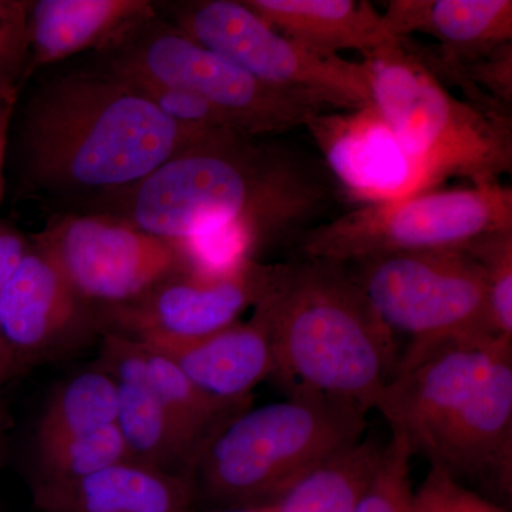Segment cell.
I'll use <instances>...</instances> for the list:
<instances>
[{
  "instance_id": "obj_1",
  "label": "cell",
  "mask_w": 512,
  "mask_h": 512,
  "mask_svg": "<svg viewBox=\"0 0 512 512\" xmlns=\"http://www.w3.org/2000/svg\"><path fill=\"white\" fill-rule=\"evenodd\" d=\"M33 77L13 106L6 168L18 200L73 212L130 187L218 130L167 119L90 59Z\"/></svg>"
},
{
  "instance_id": "obj_2",
  "label": "cell",
  "mask_w": 512,
  "mask_h": 512,
  "mask_svg": "<svg viewBox=\"0 0 512 512\" xmlns=\"http://www.w3.org/2000/svg\"><path fill=\"white\" fill-rule=\"evenodd\" d=\"M339 202L335 178L303 148L218 130L138 183L73 212L107 215L175 241L234 228L256 258L264 249L298 245Z\"/></svg>"
},
{
  "instance_id": "obj_3",
  "label": "cell",
  "mask_w": 512,
  "mask_h": 512,
  "mask_svg": "<svg viewBox=\"0 0 512 512\" xmlns=\"http://www.w3.org/2000/svg\"><path fill=\"white\" fill-rule=\"evenodd\" d=\"M288 392L333 397L369 413L399 363L394 333L349 266L323 259L286 262L258 303Z\"/></svg>"
},
{
  "instance_id": "obj_4",
  "label": "cell",
  "mask_w": 512,
  "mask_h": 512,
  "mask_svg": "<svg viewBox=\"0 0 512 512\" xmlns=\"http://www.w3.org/2000/svg\"><path fill=\"white\" fill-rule=\"evenodd\" d=\"M367 412L303 390L245 410L208 444L192 471L195 501L215 510L265 507L365 437Z\"/></svg>"
},
{
  "instance_id": "obj_5",
  "label": "cell",
  "mask_w": 512,
  "mask_h": 512,
  "mask_svg": "<svg viewBox=\"0 0 512 512\" xmlns=\"http://www.w3.org/2000/svg\"><path fill=\"white\" fill-rule=\"evenodd\" d=\"M363 63L373 106L419 161L433 188L451 177L488 187L512 173L510 117L454 97L403 39Z\"/></svg>"
},
{
  "instance_id": "obj_6",
  "label": "cell",
  "mask_w": 512,
  "mask_h": 512,
  "mask_svg": "<svg viewBox=\"0 0 512 512\" xmlns=\"http://www.w3.org/2000/svg\"><path fill=\"white\" fill-rule=\"evenodd\" d=\"M92 60L116 72L190 90L220 111L234 130L249 136L275 137L335 111L316 94L256 79L175 29L157 10L106 50L93 53Z\"/></svg>"
},
{
  "instance_id": "obj_7",
  "label": "cell",
  "mask_w": 512,
  "mask_h": 512,
  "mask_svg": "<svg viewBox=\"0 0 512 512\" xmlns=\"http://www.w3.org/2000/svg\"><path fill=\"white\" fill-rule=\"evenodd\" d=\"M503 231H512V190L497 184L366 204L320 222L298 247L302 258L349 265L406 252L467 249Z\"/></svg>"
},
{
  "instance_id": "obj_8",
  "label": "cell",
  "mask_w": 512,
  "mask_h": 512,
  "mask_svg": "<svg viewBox=\"0 0 512 512\" xmlns=\"http://www.w3.org/2000/svg\"><path fill=\"white\" fill-rule=\"evenodd\" d=\"M377 315L416 355L460 340L495 335L483 268L467 249H436L349 264Z\"/></svg>"
},
{
  "instance_id": "obj_9",
  "label": "cell",
  "mask_w": 512,
  "mask_h": 512,
  "mask_svg": "<svg viewBox=\"0 0 512 512\" xmlns=\"http://www.w3.org/2000/svg\"><path fill=\"white\" fill-rule=\"evenodd\" d=\"M158 15L262 82L316 94L333 110L372 106L365 63L322 56L276 32L242 0L156 2Z\"/></svg>"
},
{
  "instance_id": "obj_10",
  "label": "cell",
  "mask_w": 512,
  "mask_h": 512,
  "mask_svg": "<svg viewBox=\"0 0 512 512\" xmlns=\"http://www.w3.org/2000/svg\"><path fill=\"white\" fill-rule=\"evenodd\" d=\"M32 237L97 308L123 305L168 276L198 268L184 241L156 237L107 215L56 212Z\"/></svg>"
},
{
  "instance_id": "obj_11",
  "label": "cell",
  "mask_w": 512,
  "mask_h": 512,
  "mask_svg": "<svg viewBox=\"0 0 512 512\" xmlns=\"http://www.w3.org/2000/svg\"><path fill=\"white\" fill-rule=\"evenodd\" d=\"M284 264L247 258L221 269L192 268L123 305L97 308L101 335L140 342L210 335L238 322L274 289Z\"/></svg>"
},
{
  "instance_id": "obj_12",
  "label": "cell",
  "mask_w": 512,
  "mask_h": 512,
  "mask_svg": "<svg viewBox=\"0 0 512 512\" xmlns=\"http://www.w3.org/2000/svg\"><path fill=\"white\" fill-rule=\"evenodd\" d=\"M0 336L15 379L101 338L97 306L70 285L32 235L3 289Z\"/></svg>"
},
{
  "instance_id": "obj_13",
  "label": "cell",
  "mask_w": 512,
  "mask_h": 512,
  "mask_svg": "<svg viewBox=\"0 0 512 512\" xmlns=\"http://www.w3.org/2000/svg\"><path fill=\"white\" fill-rule=\"evenodd\" d=\"M507 342L512 340H460L400 356L375 409L383 414L392 433L406 437L413 456H427Z\"/></svg>"
},
{
  "instance_id": "obj_14",
  "label": "cell",
  "mask_w": 512,
  "mask_h": 512,
  "mask_svg": "<svg viewBox=\"0 0 512 512\" xmlns=\"http://www.w3.org/2000/svg\"><path fill=\"white\" fill-rule=\"evenodd\" d=\"M306 128L330 175L356 200L379 204L434 190L424 168L373 104L326 111Z\"/></svg>"
},
{
  "instance_id": "obj_15",
  "label": "cell",
  "mask_w": 512,
  "mask_h": 512,
  "mask_svg": "<svg viewBox=\"0 0 512 512\" xmlns=\"http://www.w3.org/2000/svg\"><path fill=\"white\" fill-rule=\"evenodd\" d=\"M426 457L458 481H480L498 497H511L512 342L498 350Z\"/></svg>"
},
{
  "instance_id": "obj_16",
  "label": "cell",
  "mask_w": 512,
  "mask_h": 512,
  "mask_svg": "<svg viewBox=\"0 0 512 512\" xmlns=\"http://www.w3.org/2000/svg\"><path fill=\"white\" fill-rule=\"evenodd\" d=\"M96 363L117 387V427L133 463L191 478L200 453L148 382L138 340L103 333Z\"/></svg>"
},
{
  "instance_id": "obj_17",
  "label": "cell",
  "mask_w": 512,
  "mask_h": 512,
  "mask_svg": "<svg viewBox=\"0 0 512 512\" xmlns=\"http://www.w3.org/2000/svg\"><path fill=\"white\" fill-rule=\"evenodd\" d=\"M383 15L397 39L420 32L439 40L434 56L407 42L431 69L466 66L512 43L511 0H394Z\"/></svg>"
},
{
  "instance_id": "obj_18",
  "label": "cell",
  "mask_w": 512,
  "mask_h": 512,
  "mask_svg": "<svg viewBox=\"0 0 512 512\" xmlns=\"http://www.w3.org/2000/svg\"><path fill=\"white\" fill-rule=\"evenodd\" d=\"M140 342V340H138ZM167 356L202 392L231 403H252V392L274 375V356L264 313L201 338L143 342Z\"/></svg>"
},
{
  "instance_id": "obj_19",
  "label": "cell",
  "mask_w": 512,
  "mask_h": 512,
  "mask_svg": "<svg viewBox=\"0 0 512 512\" xmlns=\"http://www.w3.org/2000/svg\"><path fill=\"white\" fill-rule=\"evenodd\" d=\"M153 15V0H29L26 84L69 57L107 49Z\"/></svg>"
},
{
  "instance_id": "obj_20",
  "label": "cell",
  "mask_w": 512,
  "mask_h": 512,
  "mask_svg": "<svg viewBox=\"0 0 512 512\" xmlns=\"http://www.w3.org/2000/svg\"><path fill=\"white\" fill-rule=\"evenodd\" d=\"M30 490L42 512H188L195 503L191 478L128 460L80 480Z\"/></svg>"
},
{
  "instance_id": "obj_21",
  "label": "cell",
  "mask_w": 512,
  "mask_h": 512,
  "mask_svg": "<svg viewBox=\"0 0 512 512\" xmlns=\"http://www.w3.org/2000/svg\"><path fill=\"white\" fill-rule=\"evenodd\" d=\"M276 32L322 56H372L400 39L366 0H242Z\"/></svg>"
},
{
  "instance_id": "obj_22",
  "label": "cell",
  "mask_w": 512,
  "mask_h": 512,
  "mask_svg": "<svg viewBox=\"0 0 512 512\" xmlns=\"http://www.w3.org/2000/svg\"><path fill=\"white\" fill-rule=\"evenodd\" d=\"M116 421V383L93 365L64 380L47 397L33 430L32 451L86 436Z\"/></svg>"
},
{
  "instance_id": "obj_23",
  "label": "cell",
  "mask_w": 512,
  "mask_h": 512,
  "mask_svg": "<svg viewBox=\"0 0 512 512\" xmlns=\"http://www.w3.org/2000/svg\"><path fill=\"white\" fill-rule=\"evenodd\" d=\"M386 443L363 437L286 491L274 512H353L382 460Z\"/></svg>"
},
{
  "instance_id": "obj_24",
  "label": "cell",
  "mask_w": 512,
  "mask_h": 512,
  "mask_svg": "<svg viewBox=\"0 0 512 512\" xmlns=\"http://www.w3.org/2000/svg\"><path fill=\"white\" fill-rule=\"evenodd\" d=\"M140 343L146 356L148 382L201 457L215 436L251 403L224 402L202 392L167 356Z\"/></svg>"
},
{
  "instance_id": "obj_25",
  "label": "cell",
  "mask_w": 512,
  "mask_h": 512,
  "mask_svg": "<svg viewBox=\"0 0 512 512\" xmlns=\"http://www.w3.org/2000/svg\"><path fill=\"white\" fill-rule=\"evenodd\" d=\"M32 458L30 487L70 483L121 461H130L117 423L77 439L32 451Z\"/></svg>"
},
{
  "instance_id": "obj_26",
  "label": "cell",
  "mask_w": 512,
  "mask_h": 512,
  "mask_svg": "<svg viewBox=\"0 0 512 512\" xmlns=\"http://www.w3.org/2000/svg\"><path fill=\"white\" fill-rule=\"evenodd\" d=\"M412 457L406 437L392 433V439L384 446L379 467L353 512H413Z\"/></svg>"
},
{
  "instance_id": "obj_27",
  "label": "cell",
  "mask_w": 512,
  "mask_h": 512,
  "mask_svg": "<svg viewBox=\"0 0 512 512\" xmlns=\"http://www.w3.org/2000/svg\"><path fill=\"white\" fill-rule=\"evenodd\" d=\"M467 251L483 268L495 335L512 340V231L478 239Z\"/></svg>"
},
{
  "instance_id": "obj_28",
  "label": "cell",
  "mask_w": 512,
  "mask_h": 512,
  "mask_svg": "<svg viewBox=\"0 0 512 512\" xmlns=\"http://www.w3.org/2000/svg\"><path fill=\"white\" fill-rule=\"evenodd\" d=\"M29 0H0V103L15 106L29 64Z\"/></svg>"
},
{
  "instance_id": "obj_29",
  "label": "cell",
  "mask_w": 512,
  "mask_h": 512,
  "mask_svg": "<svg viewBox=\"0 0 512 512\" xmlns=\"http://www.w3.org/2000/svg\"><path fill=\"white\" fill-rule=\"evenodd\" d=\"M111 72L119 74L121 79L126 80L167 119L181 126L202 128V130H234L220 111L190 90L156 82L138 74L116 72V70Z\"/></svg>"
},
{
  "instance_id": "obj_30",
  "label": "cell",
  "mask_w": 512,
  "mask_h": 512,
  "mask_svg": "<svg viewBox=\"0 0 512 512\" xmlns=\"http://www.w3.org/2000/svg\"><path fill=\"white\" fill-rule=\"evenodd\" d=\"M413 512H507L493 500L464 487L447 470L431 464L423 483L414 490Z\"/></svg>"
},
{
  "instance_id": "obj_31",
  "label": "cell",
  "mask_w": 512,
  "mask_h": 512,
  "mask_svg": "<svg viewBox=\"0 0 512 512\" xmlns=\"http://www.w3.org/2000/svg\"><path fill=\"white\" fill-rule=\"evenodd\" d=\"M29 245L28 235L23 234L18 228L0 220V299H2L3 289L8 282L19 259ZM13 377L12 367H10L8 355H6L5 346H3L2 336H0V393H2L5 384H8Z\"/></svg>"
},
{
  "instance_id": "obj_32",
  "label": "cell",
  "mask_w": 512,
  "mask_h": 512,
  "mask_svg": "<svg viewBox=\"0 0 512 512\" xmlns=\"http://www.w3.org/2000/svg\"><path fill=\"white\" fill-rule=\"evenodd\" d=\"M13 106L0 103V205L6 190V147H8V131Z\"/></svg>"
},
{
  "instance_id": "obj_33",
  "label": "cell",
  "mask_w": 512,
  "mask_h": 512,
  "mask_svg": "<svg viewBox=\"0 0 512 512\" xmlns=\"http://www.w3.org/2000/svg\"><path fill=\"white\" fill-rule=\"evenodd\" d=\"M188 512H192V510ZM205 512H274V504L265 505V507L239 508V510H212Z\"/></svg>"
},
{
  "instance_id": "obj_34",
  "label": "cell",
  "mask_w": 512,
  "mask_h": 512,
  "mask_svg": "<svg viewBox=\"0 0 512 512\" xmlns=\"http://www.w3.org/2000/svg\"><path fill=\"white\" fill-rule=\"evenodd\" d=\"M6 416L0 413V461H2L3 440H5Z\"/></svg>"
}]
</instances>
